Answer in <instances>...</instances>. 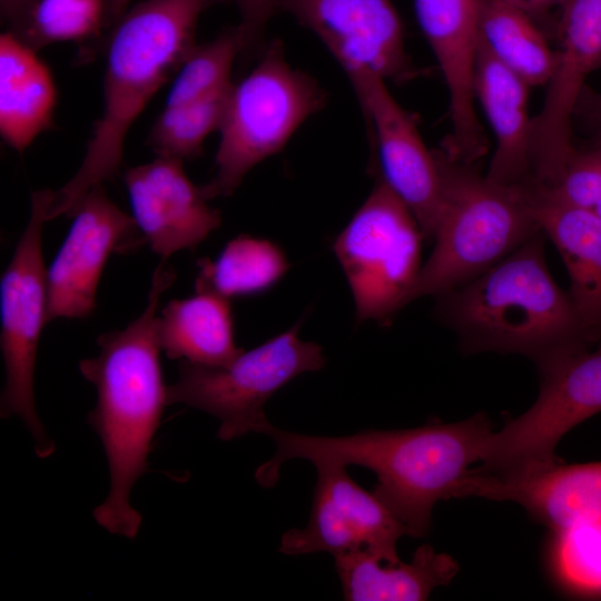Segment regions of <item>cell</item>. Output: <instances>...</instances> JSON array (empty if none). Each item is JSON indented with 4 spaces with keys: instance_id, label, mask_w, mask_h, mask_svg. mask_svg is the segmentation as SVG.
<instances>
[{
    "instance_id": "obj_1",
    "label": "cell",
    "mask_w": 601,
    "mask_h": 601,
    "mask_svg": "<svg viewBox=\"0 0 601 601\" xmlns=\"http://www.w3.org/2000/svg\"><path fill=\"white\" fill-rule=\"evenodd\" d=\"M492 431L484 413L455 423L364 430L346 436L305 435L272 424L265 434L275 442L276 451L257 467L255 479L262 486L273 487L282 465L294 459L315 466L365 467L377 476L375 495L405 525L407 535L421 538L428 532L434 505L455 497L469 466L480 462Z\"/></svg>"
},
{
    "instance_id": "obj_2",
    "label": "cell",
    "mask_w": 601,
    "mask_h": 601,
    "mask_svg": "<svg viewBox=\"0 0 601 601\" xmlns=\"http://www.w3.org/2000/svg\"><path fill=\"white\" fill-rule=\"evenodd\" d=\"M176 278L165 260L152 274L144 312L124 329L98 337L99 353L79 370L97 390L88 423L101 440L109 465L110 490L93 510L97 523L112 534L134 539L141 514L130 504L136 481L148 471L152 437L167 405L159 361L157 309Z\"/></svg>"
},
{
    "instance_id": "obj_3",
    "label": "cell",
    "mask_w": 601,
    "mask_h": 601,
    "mask_svg": "<svg viewBox=\"0 0 601 601\" xmlns=\"http://www.w3.org/2000/svg\"><path fill=\"white\" fill-rule=\"evenodd\" d=\"M225 1L144 0L106 32L98 46L106 60L102 112L78 170L53 191L47 220L71 217L92 187L117 173L131 126L197 45L201 13Z\"/></svg>"
},
{
    "instance_id": "obj_4",
    "label": "cell",
    "mask_w": 601,
    "mask_h": 601,
    "mask_svg": "<svg viewBox=\"0 0 601 601\" xmlns=\"http://www.w3.org/2000/svg\"><path fill=\"white\" fill-rule=\"evenodd\" d=\"M544 246L540 230L477 277L436 296L435 315L463 353L521 354L540 367L593 342L551 275Z\"/></svg>"
},
{
    "instance_id": "obj_5",
    "label": "cell",
    "mask_w": 601,
    "mask_h": 601,
    "mask_svg": "<svg viewBox=\"0 0 601 601\" xmlns=\"http://www.w3.org/2000/svg\"><path fill=\"white\" fill-rule=\"evenodd\" d=\"M441 175V206L434 248L420 270L411 302L440 295L477 277L540 227L532 213V185H503L434 150Z\"/></svg>"
},
{
    "instance_id": "obj_6",
    "label": "cell",
    "mask_w": 601,
    "mask_h": 601,
    "mask_svg": "<svg viewBox=\"0 0 601 601\" xmlns=\"http://www.w3.org/2000/svg\"><path fill=\"white\" fill-rule=\"evenodd\" d=\"M326 102L317 81L287 61L279 41L260 51L257 65L227 97L205 197L231 195L245 176L279 152L298 128Z\"/></svg>"
},
{
    "instance_id": "obj_7",
    "label": "cell",
    "mask_w": 601,
    "mask_h": 601,
    "mask_svg": "<svg viewBox=\"0 0 601 601\" xmlns=\"http://www.w3.org/2000/svg\"><path fill=\"white\" fill-rule=\"evenodd\" d=\"M299 325L243 351L225 365H204L183 359L176 382L167 386V403H183L204 411L220 425L223 441L249 432L265 434L272 425L266 402L296 376L321 370L323 348L298 336Z\"/></svg>"
},
{
    "instance_id": "obj_8",
    "label": "cell",
    "mask_w": 601,
    "mask_h": 601,
    "mask_svg": "<svg viewBox=\"0 0 601 601\" xmlns=\"http://www.w3.org/2000/svg\"><path fill=\"white\" fill-rule=\"evenodd\" d=\"M423 238L412 211L376 180L333 244L358 322L372 319L388 325L411 302L422 268Z\"/></svg>"
},
{
    "instance_id": "obj_9",
    "label": "cell",
    "mask_w": 601,
    "mask_h": 601,
    "mask_svg": "<svg viewBox=\"0 0 601 601\" xmlns=\"http://www.w3.org/2000/svg\"><path fill=\"white\" fill-rule=\"evenodd\" d=\"M53 190L31 194V214L0 284V346L6 383L1 394L2 418L17 415L28 427L39 457L55 451L37 414L33 375L37 348L46 325L47 270L42 256V228Z\"/></svg>"
},
{
    "instance_id": "obj_10",
    "label": "cell",
    "mask_w": 601,
    "mask_h": 601,
    "mask_svg": "<svg viewBox=\"0 0 601 601\" xmlns=\"http://www.w3.org/2000/svg\"><path fill=\"white\" fill-rule=\"evenodd\" d=\"M539 371L535 402L489 434L475 471L504 475L552 464L559 441L601 412V345L569 352Z\"/></svg>"
},
{
    "instance_id": "obj_11",
    "label": "cell",
    "mask_w": 601,
    "mask_h": 601,
    "mask_svg": "<svg viewBox=\"0 0 601 601\" xmlns=\"http://www.w3.org/2000/svg\"><path fill=\"white\" fill-rule=\"evenodd\" d=\"M556 22L555 67L532 118L531 180L553 187L575 152L572 119L588 76L601 67V0H564Z\"/></svg>"
},
{
    "instance_id": "obj_12",
    "label": "cell",
    "mask_w": 601,
    "mask_h": 601,
    "mask_svg": "<svg viewBox=\"0 0 601 601\" xmlns=\"http://www.w3.org/2000/svg\"><path fill=\"white\" fill-rule=\"evenodd\" d=\"M349 80L372 132V173L406 205L424 238L432 240L441 206L434 150L426 147L415 119L393 97L386 80L373 73Z\"/></svg>"
},
{
    "instance_id": "obj_13",
    "label": "cell",
    "mask_w": 601,
    "mask_h": 601,
    "mask_svg": "<svg viewBox=\"0 0 601 601\" xmlns=\"http://www.w3.org/2000/svg\"><path fill=\"white\" fill-rule=\"evenodd\" d=\"M308 522L282 535L287 555L327 552L333 556L366 550L387 562L400 561L396 544L405 525L375 495L359 486L346 466L321 464Z\"/></svg>"
},
{
    "instance_id": "obj_14",
    "label": "cell",
    "mask_w": 601,
    "mask_h": 601,
    "mask_svg": "<svg viewBox=\"0 0 601 601\" xmlns=\"http://www.w3.org/2000/svg\"><path fill=\"white\" fill-rule=\"evenodd\" d=\"M311 30L351 78L373 73L406 82L417 76L392 0H278Z\"/></svg>"
},
{
    "instance_id": "obj_15",
    "label": "cell",
    "mask_w": 601,
    "mask_h": 601,
    "mask_svg": "<svg viewBox=\"0 0 601 601\" xmlns=\"http://www.w3.org/2000/svg\"><path fill=\"white\" fill-rule=\"evenodd\" d=\"M71 217L69 233L47 270L46 324L89 316L108 257L132 253L146 243L134 217L108 197L104 184L86 194Z\"/></svg>"
},
{
    "instance_id": "obj_16",
    "label": "cell",
    "mask_w": 601,
    "mask_h": 601,
    "mask_svg": "<svg viewBox=\"0 0 601 601\" xmlns=\"http://www.w3.org/2000/svg\"><path fill=\"white\" fill-rule=\"evenodd\" d=\"M480 4L481 0H414L418 24L449 91L451 132L440 148L464 164H477L489 146L473 88Z\"/></svg>"
},
{
    "instance_id": "obj_17",
    "label": "cell",
    "mask_w": 601,
    "mask_h": 601,
    "mask_svg": "<svg viewBox=\"0 0 601 601\" xmlns=\"http://www.w3.org/2000/svg\"><path fill=\"white\" fill-rule=\"evenodd\" d=\"M183 162L157 157L124 175L132 217L146 243L162 259L195 249L221 224L220 211L208 205Z\"/></svg>"
},
{
    "instance_id": "obj_18",
    "label": "cell",
    "mask_w": 601,
    "mask_h": 601,
    "mask_svg": "<svg viewBox=\"0 0 601 601\" xmlns=\"http://www.w3.org/2000/svg\"><path fill=\"white\" fill-rule=\"evenodd\" d=\"M469 496L518 503L555 532L601 518V462H554L504 475L472 470L455 494L456 499Z\"/></svg>"
},
{
    "instance_id": "obj_19",
    "label": "cell",
    "mask_w": 601,
    "mask_h": 601,
    "mask_svg": "<svg viewBox=\"0 0 601 601\" xmlns=\"http://www.w3.org/2000/svg\"><path fill=\"white\" fill-rule=\"evenodd\" d=\"M477 99L495 139L485 176L497 184L531 183L530 86L500 62L479 38L473 75Z\"/></svg>"
},
{
    "instance_id": "obj_20",
    "label": "cell",
    "mask_w": 601,
    "mask_h": 601,
    "mask_svg": "<svg viewBox=\"0 0 601 601\" xmlns=\"http://www.w3.org/2000/svg\"><path fill=\"white\" fill-rule=\"evenodd\" d=\"M532 213L555 245L570 279V298L592 341L601 335V218L532 186Z\"/></svg>"
},
{
    "instance_id": "obj_21",
    "label": "cell",
    "mask_w": 601,
    "mask_h": 601,
    "mask_svg": "<svg viewBox=\"0 0 601 601\" xmlns=\"http://www.w3.org/2000/svg\"><path fill=\"white\" fill-rule=\"evenodd\" d=\"M58 91L53 76L37 51L9 31L0 36V135L23 152L53 127Z\"/></svg>"
},
{
    "instance_id": "obj_22",
    "label": "cell",
    "mask_w": 601,
    "mask_h": 601,
    "mask_svg": "<svg viewBox=\"0 0 601 601\" xmlns=\"http://www.w3.org/2000/svg\"><path fill=\"white\" fill-rule=\"evenodd\" d=\"M343 597L348 601H421L459 572L457 562L430 544L416 549L410 562H387L366 551L334 556Z\"/></svg>"
},
{
    "instance_id": "obj_23",
    "label": "cell",
    "mask_w": 601,
    "mask_h": 601,
    "mask_svg": "<svg viewBox=\"0 0 601 601\" xmlns=\"http://www.w3.org/2000/svg\"><path fill=\"white\" fill-rule=\"evenodd\" d=\"M157 337L169 358L204 365H225L244 351L234 341L229 300L211 293L170 300L157 318Z\"/></svg>"
},
{
    "instance_id": "obj_24",
    "label": "cell",
    "mask_w": 601,
    "mask_h": 601,
    "mask_svg": "<svg viewBox=\"0 0 601 601\" xmlns=\"http://www.w3.org/2000/svg\"><path fill=\"white\" fill-rule=\"evenodd\" d=\"M479 38L530 87L546 86L555 67V50L531 16L504 0H481Z\"/></svg>"
},
{
    "instance_id": "obj_25",
    "label": "cell",
    "mask_w": 601,
    "mask_h": 601,
    "mask_svg": "<svg viewBox=\"0 0 601 601\" xmlns=\"http://www.w3.org/2000/svg\"><path fill=\"white\" fill-rule=\"evenodd\" d=\"M7 27L36 51L56 42L80 43L85 61L109 30L108 0H29Z\"/></svg>"
},
{
    "instance_id": "obj_26",
    "label": "cell",
    "mask_w": 601,
    "mask_h": 601,
    "mask_svg": "<svg viewBox=\"0 0 601 601\" xmlns=\"http://www.w3.org/2000/svg\"><path fill=\"white\" fill-rule=\"evenodd\" d=\"M196 292L226 299L263 293L285 275L289 263L275 243L240 235L229 240L215 260L197 262Z\"/></svg>"
},
{
    "instance_id": "obj_27",
    "label": "cell",
    "mask_w": 601,
    "mask_h": 601,
    "mask_svg": "<svg viewBox=\"0 0 601 601\" xmlns=\"http://www.w3.org/2000/svg\"><path fill=\"white\" fill-rule=\"evenodd\" d=\"M230 89L199 101L165 106L149 130L147 146L157 157L181 161L199 157L206 138L220 127Z\"/></svg>"
},
{
    "instance_id": "obj_28",
    "label": "cell",
    "mask_w": 601,
    "mask_h": 601,
    "mask_svg": "<svg viewBox=\"0 0 601 601\" xmlns=\"http://www.w3.org/2000/svg\"><path fill=\"white\" fill-rule=\"evenodd\" d=\"M240 55L237 27L196 45L173 78L166 106L190 104L228 91L233 86L231 70Z\"/></svg>"
},
{
    "instance_id": "obj_29",
    "label": "cell",
    "mask_w": 601,
    "mask_h": 601,
    "mask_svg": "<svg viewBox=\"0 0 601 601\" xmlns=\"http://www.w3.org/2000/svg\"><path fill=\"white\" fill-rule=\"evenodd\" d=\"M554 533L552 564L559 580L577 593L601 595V518Z\"/></svg>"
},
{
    "instance_id": "obj_30",
    "label": "cell",
    "mask_w": 601,
    "mask_h": 601,
    "mask_svg": "<svg viewBox=\"0 0 601 601\" xmlns=\"http://www.w3.org/2000/svg\"><path fill=\"white\" fill-rule=\"evenodd\" d=\"M543 189L601 218V147L588 151L575 150L559 181Z\"/></svg>"
},
{
    "instance_id": "obj_31",
    "label": "cell",
    "mask_w": 601,
    "mask_h": 601,
    "mask_svg": "<svg viewBox=\"0 0 601 601\" xmlns=\"http://www.w3.org/2000/svg\"><path fill=\"white\" fill-rule=\"evenodd\" d=\"M236 3L240 16L237 26L242 38L240 57H249L263 48L266 26L278 10V0H229Z\"/></svg>"
},
{
    "instance_id": "obj_32",
    "label": "cell",
    "mask_w": 601,
    "mask_h": 601,
    "mask_svg": "<svg viewBox=\"0 0 601 601\" xmlns=\"http://www.w3.org/2000/svg\"><path fill=\"white\" fill-rule=\"evenodd\" d=\"M521 9L529 16L540 18L548 13L553 7L560 6L564 0H504Z\"/></svg>"
},
{
    "instance_id": "obj_33",
    "label": "cell",
    "mask_w": 601,
    "mask_h": 601,
    "mask_svg": "<svg viewBox=\"0 0 601 601\" xmlns=\"http://www.w3.org/2000/svg\"><path fill=\"white\" fill-rule=\"evenodd\" d=\"M28 2L29 0H0L1 22L7 26Z\"/></svg>"
},
{
    "instance_id": "obj_34",
    "label": "cell",
    "mask_w": 601,
    "mask_h": 601,
    "mask_svg": "<svg viewBox=\"0 0 601 601\" xmlns=\"http://www.w3.org/2000/svg\"><path fill=\"white\" fill-rule=\"evenodd\" d=\"M131 0H108L109 29L128 10Z\"/></svg>"
},
{
    "instance_id": "obj_35",
    "label": "cell",
    "mask_w": 601,
    "mask_h": 601,
    "mask_svg": "<svg viewBox=\"0 0 601 601\" xmlns=\"http://www.w3.org/2000/svg\"><path fill=\"white\" fill-rule=\"evenodd\" d=\"M592 110L593 111H597L594 114H597V120H598V146L597 147H601V104H598L595 101H592Z\"/></svg>"
},
{
    "instance_id": "obj_36",
    "label": "cell",
    "mask_w": 601,
    "mask_h": 601,
    "mask_svg": "<svg viewBox=\"0 0 601 601\" xmlns=\"http://www.w3.org/2000/svg\"><path fill=\"white\" fill-rule=\"evenodd\" d=\"M594 101H595V100H594ZM595 102L601 104V97H600L599 100H597Z\"/></svg>"
}]
</instances>
